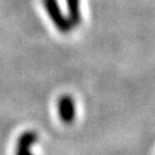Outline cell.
Wrapping results in <instances>:
<instances>
[{"label": "cell", "instance_id": "6da1fadb", "mask_svg": "<svg viewBox=\"0 0 155 155\" xmlns=\"http://www.w3.org/2000/svg\"><path fill=\"white\" fill-rule=\"evenodd\" d=\"M37 142V133L33 131L25 132L17 142L16 145V155H33L31 151L32 145Z\"/></svg>", "mask_w": 155, "mask_h": 155}, {"label": "cell", "instance_id": "7a4b0ae2", "mask_svg": "<svg viewBox=\"0 0 155 155\" xmlns=\"http://www.w3.org/2000/svg\"><path fill=\"white\" fill-rule=\"evenodd\" d=\"M59 112L60 117L65 124H70L74 119V105L73 100L70 97H64L59 101Z\"/></svg>", "mask_w": 155, "mask_h": 155}]
</instances>
